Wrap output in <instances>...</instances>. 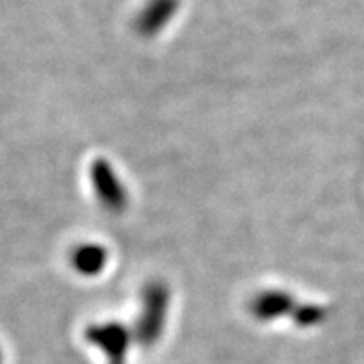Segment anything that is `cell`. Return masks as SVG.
Segmentation results:
<instances>
[{
    "label": "cell",
    "mask_w": 364,
    "mask_h": 364,
    "mask_svg": "<svg viewBox=\"0 0 364 364\" xmlns=\"http://www.w3.org/2000/svg\"><path fill=\"white\" fill-rule=\"evenodd\" d=\"M181 0H147L134 21L136 32L144 38L160 34L177 15Z\"/></svg>",
    "instance_id": "obj_5"
},
{
    "label": "cell",
    "mask_w": 364,
    "mask_h": 364,
    "mask_svg": "<svg viewBox=\"0 0 364 364\" xmlns=\"http://www.w3.org/2000/svg\"><path fill=\"white\" fill-rule=\"evenodd\" d=\"M327 318V311L316 303H299L292 314V320L297 327H314L320 326Z\"/></svg>",
    "instance_id": "obj_7"
},
{
    "label": "cell",
    "mask_w": 364,
    "mask_h": 364,
    "mask_svg": "<svg viewBox=\"0 0 364 364\" xmlns=\"http://www.w3.org/2000/svg\"><path fill=\"white\" fill-rule=\"evenodd\" d=\"M86 341L102 351L108 364H125L132 344V331L119 321H105L87 327Z\"/></svg>",
    "instance_id": "obj_3"
},
{
    "label": "cell",
    "mask_w": 364,
    "mask_h": 364,
    "mask_svg": "<svg viewBox=\"0 0 364 364\" xmlns=\"http://www.w3.org/2000/svg\"><path fill=\"white\" fill-rule=\"evenodd\" d=\"M73 268L84 277H95L105 272L108 264V250L101 244H82L71 255Z\"/></svg>",
    "instance_id": "obj_6"
},
{
    "label": "cell",
    "mask_w": 364,
    "mask_h": 364,
    "mask_svg": "<svg viewBox=\"0 0 364 364\" xmlns=\"http://www.w3.org/2000/svg\"><path fill=\"white\" fill-rule=\"evenodd\" d=\"M171 294L166 283H149L141 292V307L136 321V338L141 346H154L164 335L169 316Z\"/></svg>",
    "instance_id": "obj_1"
},
{
    "label": "cell",
    "mask_w": 364,
    "mask_h": 364,
    "mask_svg": "<svg viewBox=\"0 0 364 364\" xmlns=\"http://www.w3.org/2000/svg\"><path fill=\"white\" fill-rule=\"evenodd\" d=\"M90 181L99 205L110 214H123L129 208V192L125 184L106 159L91 164Z\"/></svg>",
    "instance_id": "obj_2"
},
{
    "label": "cell",
    "mask_w": 364,
    "mask_h": 364,
    "mask_svg": "<svg viewBox=\"0 0 364 364\" xmlns=\"http://www.w3.org/2000/svg\"><path fill=\"white\" fill-rule=\"evenodd\" d=\"M299 303L287 290H262L251 299L250 312L257 321H273L283 316H292Z\"/></svg>",
    "instance_id": "obj_4"
}]
</instances>
